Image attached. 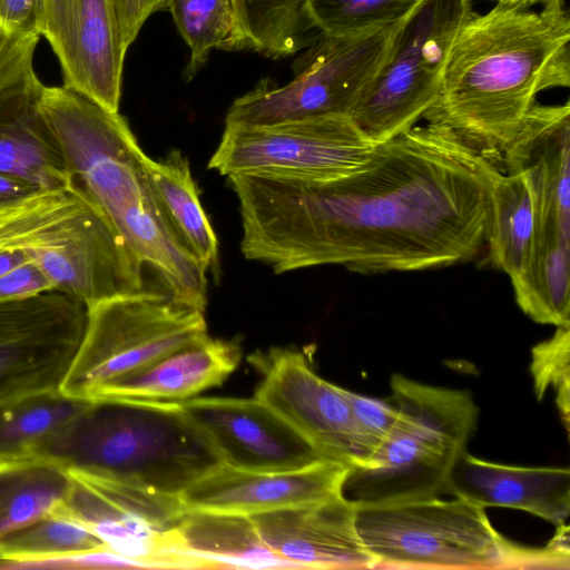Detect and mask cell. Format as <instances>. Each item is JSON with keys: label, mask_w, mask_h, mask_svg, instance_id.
<instances>
[{"label": "cell", "mask_w": 570, "mask_h": 570, "mask_svg": "<svg viewBox=\"0 0 570 570\" xmlns=\"http://www.w3.org/2000/svg\"><path fill=\"white\" fill-rule=\"evenodd\" d=\"M499 169V159L426 122L376 144L360 168L335 179L227 178L246 259L277 274L321 265L370 274L473 259Z\"/></svg>", "instance_id": "6da1fadb"}, {"label": "cell", "mask_w": 570, "mask_h": 570, "mask_svg": "<svg viewBox=\"0 0 570 570\" xmlns=\"http://www.w3.org/2000/svg\"><path fill=\"white\" fill-rule=\"evenodd\" d=\"M539 9L495 4L473 12L452 46L426 122L449 127L500 160L537 96L570 86V14L564 0Z\"/></svg>", "instance_id": "7a4b0ae2"}, {"label": "cell", "mask_w": 570, "mask_h": 570, "mask_svg": "<svg viewBox=\"0 0 570 570\" xmlns=\"http://www.w3.org/2000/svg\"><path fill=\"white\" fill-rule=\"evenodd\" d=\"M40 106L63 155L67 188L105 216L174 298L205 311L207 271L158 205L145 170L147 155L126 119L65 86L43 85Z\"/></svg>", "instance_id": "3957f363"}, {"label": "cell", "mask_w": 570, "mask_h": 570, "mask_svg": "<svg viewBox=\"0 0 570 570\" xmlns=\"http://www.w3.org/2000/svg\"><path fill=\"white\" fill-rule=\"evenodd\" d=\"M35 459L179 497L223 464L180 403L89 400Z\"/></svg>", "instance_id": "277c9868"}, {"label": "cell", "mask_w": 570, "mask_h": 570, "mask_svg": "<svg viewBox=\"0 0 570 570\" xmlns=\"http://www.w3.org/2000/svg\"><path fill=\"white\" fill-rule=\"evenodd\" d=\"M0 247L22 253L87 308L145 291L144 264L105 216L68 188L40 190L0 213Z\"/></svg>", "instance_id": "5b68a950"}, {"label": "cell", "mask_w": 570, "mask_h": 570, "mask_svg": "<svg viewBox=\"0 0 570 570\" xmlns=\"http://www.w3.org/2000/svg\"><path fill=\"white\" fill-rule=\"evenodd\" d=\"M356 525L375 569L569 568L568 551L512 543L483 507L459 497L357 504Z\"/></svg>", "instance_id": "8992f818"}, {"label": "cell", "mask_w": 570, "mask_h": 570, "mask_svg": "<svg viewBox=\"0 0 570 570\" xmlns=\"http://www.w3.org/2000/svg\"><path fill=\"white\" fill-rule=\"evenodd\" d=\"M387 397L393 428L372 465L352 470L344 485L357 504L440 497L475 430L479 410L470 392L433 386L401 374Z\"/></svg>", "instance_id": "52a82bcc"}, {"label": "cell", "mask_w": 570, "mask_h": 570, "mask_svg": "<svg viewBox=\"0 0 570 570\" xmlns=\"http://www.w3.org/2000/svg\"><path fill=\"white\" fill-rule=\"evenodd\" d=\"M471 0H420L400 22L387 55L350 118L375 144L416 125L434 104Z\"/></svg>", "instance_id": "ba28073f"}, {"label": "cell", "mask_w": 570, "mask_h": 570, "mask_svg": "<svg viewBox=\"0 0 570 570\" xmlns=\"http://www.w3.org/2000/svg\"><path fill=\"white\" fill-rule=\"evenodd\" d=\"M204 312L150 289L88 307L82 337L59 391L87 400L96 387L207 335Z\"/></svg>", "instance_id": "9c48e42d"}, {"label": "cell", "mask_w": 570, "mask_h": 570, "mask_svg": "<svg viewBox=\"0 0 570 570\" xmlns=\"http://www.w3.org/2000/svg\"><path fill=\"white\" fill-rule=\"evenodd\" d=\"M400 23L353 36L320 33L294 66L293 79L262 80L229 107L225 126H263L350 117L384 61Z\"/></svg>", "instance_id": "30bf717a"}, {"label": "cell", "mask_w": 570, "mask_h": 570, "mask_svg": "<svg viewBox=\"0 0 570 570\" xmlns=\"http://www.w3.org/2000/svg\"><path fill=\"white\" fill-rule=\"evenodd\" d=\"M375 146L350 117L343 116L225 126L208 168L223 176L322 181L356 170Z\"/></svg>", "instance_id": "8fae6325"}, {"label": "cell", "mask_w": 570, "mask_h": 570, "mask_svg": "<svg viewBox=\"0 0 570 570\" xmlns=\"http://www.w3.org/2000/svg\"><path fill=\"white\" fill-rule=\"evenodd\" d=\"M66 470L70 489L50 513L86 528L141 568H176L175 529L187 512L179 497Z\"/></svg>", "instance_id": "7c38bea8"}, {"label": "cell", "mask_w": 570, "mask_h": 570, "mask_svg": "<svg viewBox=\"0 0 570 570\" xmlns=\"http://www.w3.org/2000/svg\"><path fill=\"white\" fill-rule=\"evenodd\" d=\"M85 324L83 306L57 291L0 303V409L58 389Z\"/></svg>", "instance_id": "4fadbf2b"}, {"label": "cell", "mask_w": 570, "mask_h": 570, "mask_svg": "<svg viewBox=\"0 0 570 570\" xmlns=\"http://www.w3.org/2000/svg\"><path fill=\"white\" fill-rule=\"evenodd\" d=\"M262 373L258 399L327 460L366 468L367 461L344 389L318 376L306 356L289 347H272L249 355Z\"/></svg>", "instance_id": "5bb4252c"}, {"label": "cell", "mask_w": 570, "mask_h": 570, "mask_svg": "<svg viewBox=\"0 0 570 570\" xmlns=\"http://www.w3.org/2000/svg\"><path fill=\"white\" fill-rule=\"evenodd\" d=\"M39 33L58 58L62 86L118 111L127 49L110 0H42Z\"/></svg>", "instance_id": "9a60e30c"}, {"label": "cell", "mask_w": 570, "mask_h": 570, "mask_svg": "<svg viewBox=\"0 0 570 570\" xmlns=\"http://www.w3.org/2000/svg\"><path fill=\"white\" fill-rule=\"evenodd\" d=\"M180 404L228 466L286 471L325 459L289 423L254 396L193 397Z\"/></svg>", "instance_id": "2e32d148"}, {"label": "cell", "mask_w": 570, "mask_h": 570, "mask_svg": "<svg viewBox=\"0 0 570 570\" xmlns=\"http://www.w3.org/2000/svg\"><path fill=\"white\" fill-rule=\"evenodd\" d=\"M351 471L326 459L286 471H247L222 464L188 487L179 499L187 510L254 515L344 494Z\"/></svg>", "instance_id": "e0dca14e"}, {"label": "cell", "mask_w": 570, "mask_h": 570, "mask_svg": "<svg viewBox=\"0 0 570 570\" xmlns=\"http://www.w3.org/2000/svg\"><path fill=\"white\" fill-rule=\"evenodd\" d=\"M357 504L341 494L249 515L264 544L297 569H375L356 525Z\"/></svg>", "instance_id": "ac0fdd59"}, {"label": "cell", "mask_w": 570, "mask_h": 570, "mask_svg": "<svg viewBox=\"0 0 570 570\" xmlns=\"http://www.w3.org/2000/svg\"><path fill=\"white\" fill-rule=\"evenodd\" d=\"M502 170L528 179L538 204L539 234L570 238V102H535L500 156Z\"/></svg>", "instance_id": "d6986e66"}, {"label": "cell", "mask_w": 570, "mask_h": 570, "mask_svg": "<svg viewBox=\"0 0 570 570\" xmlns=\"http://www.w3.org/2000/svg\"><path fill=\"white\" fill-rule=\"evenodd\" d=\"M240 358L242 347L236 340L212 338L207 334L96 387L87 401L120 399L181 403L220 385Z\"/></svg>", "instance_id": "ffe728a7"}, {"label": "cell", "mask_w": 570, "mask_h": 570, "mask_svg": "<svg viewBox=\"0 0 570 570\" xmlns=\"http://www.w3.org/2000/svg\"><path fill=\"white\" fill-rule=\"evenodd\" d=\"M33 68L0 89V174L41 190L68 187L59 142L41 109Z\"/></svg>", "instance_id": "44dd1931"}, {"label": "cell", "mask_w": 570, "mask_h": 570, "mask_svg": "<svg viewBox=\"0 0 570 570\" xmlns=\"http://www.w3.org/2000/svg\"><path fill=\"white\" fill-rule=\"evenodd\" d=\"M446 493L484 509L523 510L559 525L570 514V471L495 463L465 451L452 469Z\"/></svg>", "instance_id": "7402d4cb"}, {"label": "cell", "mask_w": 570, "mask_h": 570, "mask_svg": "<svg viewBox=\"0 0 570 570\" xmlns=\"http://www.w3.org/2000/svg\"><path fill=\"white\" fill-rule=\"evenodd\" d=\"M175 535L180 568H295L264 544L249 515L187 510Z\"/></svg>", "instance_id": "603a6c76"}, {"label": "cell", "mask_w": 570, "mask_h": 570, "mask_svg": "<svg viewBox=\"0 0 570 570\" xmlns=\"http://www.w3.org/2000/svg\"><path fill=\"white\" fill-rule=\"evenodd\" d=\"M538 237V204L528 179L499 169L489 188L484 236L491 263L512 279L529 265Z\"/></svg>", "instance_id": "cb8c5ba5"}, {"label": "cell", "mask_w": 570, "mask_h": 570, "mask_svg": "<svg viewBox=\"0 0 570 570\" xmlns=\"http://www.w3.org/2000/svg\"><path fill=\"white\" fill-rule=\"evenodd\" d=\"M151 191L174 232L213 274L218 272V239L200 203L188 159L171 150L161 159H145Z\"/></svg>", "instance_id": "d4e9b609"}, {"label": "cell", "mask_w": 570, "mask_h": 570, "mask_svg": "<svg viewBox=\"0 0 570 570\" xmlns=\"http://www.w3.org/2000/svg\"><path fill=\"white\" fill-rule=\"evenodd\" d=\"M511 284L517 304L532 321L570 326V239L540 234L532 259Z\"/></svg>", "instance_id": "484cf974"}, {"label": "cell", "mask_w": 570, "mask_h": 570, "mask_svg": "<svg viewBox=\"0 0 570 570\" xmlns=\"http://www.w3.org/2000/svg\"><path fill=\"white\" fill-rule=\"evenodd\" d=\"M87 404L56 390L31 393L0 409V464L35 459L39 449Z\"/></svg>", "instance_id": "4316f807"}, {"label": "cell", "mask_w": 570, "mask_h": 570, "mask_svg": "<svg viewBox=\"0 0 570 570\" xmlns=\"http://www.w3.org/2000/svg\"><path fill=\"white\" fill-rule=\"evenodd\" d=\"M70 485L68 471L49 460L0 464V537L48 514Z\"/></svg>", "instance_id": "83f0119b"}, {"label": "cell", "mask_w": 570, "mask_h": 570, "mask_svg": "<svg viewBox=\"0 0 570 570\" xmlns=\"http://www.w3.org/2000/svg\"><path fill=\"white\" fill-rule=\"evenodd\" d=\"M165 8L189 48L186 79L198 72L214 49H250L233 0H167Z\"/></svg>", "instance_id": "f1b7e54d"}, {"label": "cell", "mask_w": 570, "mask_h": 570, "mask_svg": "<svg viewBox=\"0 0 570 570\" xmlns=\"http://www.w3.org/2000/svg\"><path fill=\"white\" fill-rule=\"evenodd\" d=\"M252 50L271 58L293 55L315 38L306 0H233Z\"/></svg>", "instance_id": "f546056e"}, {"label": "cell", "mask_w": 570, "mask_h": 570, "mask_svg": "<svg viewBox=\"0 0 570 570\" xmlns=\"http://www.w3.org/2000/svg\"><path fill=\"white\" fill-rule=\"evenodd\" d=\"M108 549L86 528L48 513L0 537V560L4 568Z\"/></svg>", "instance_id": "4dcf8cb0"}, {"label": "cell", "mask_w": 570, "mask_h": 570, "mask_svg": "<svg viewBox=\"0 0 570 570\" xmlns=\"http://www.w3.org/2000/svg\"><path fill=\"white\" fill-rule=\"evenodd\" d=\"M420 0H306L308 18L320 33L353 36L397 24Z\"/></svg>", "instance_id": "1f68e13d"}, {"label": "cell", "mask_w": 570, "mask_h": 570, "mask_svg": "<svg viewBox=\"0 0 570 570\" xmlns=\"http://www.w3.org/2000/svg\"><path fill=\"white\" fill-rule=\"evenodd\" d=\"M530 373L538 400L549 387L556 391V404L566 430L570 420V326H558L554 334L531 350Z\"/></svg>", "instance_id": "d6a6232c"}, {"label": "cell", "mask_w": 570, "mask_h": 570, "mask_svg": "<svg viewBox=\"0 0 570 570\" xmlns=\"http://www.w3.org/2000/svg\"><path fill=\"white\" fill-rule=\"evenodd\" d=\"M344 394L351 405L353 419L366 456L367 464L365 469H368L376 452L393 428L396 410L387 397H370L345 389Z\"/></svg>", "instance_id": "836d02e7"}, {"label": "cell", "mask_w": 570, "mask_h": 570, "mask_svg": "<svg viewBox=\"0 0 570 570\" xmlns=\"http://www.w3.org/2000/svg\"><path fill=\"white\" fill-rule=\"evenodd\" d=\"M39 38L14 33L0 22V89L33 68Z\"/></svg>", "instance_id": "e575fe53"}, {"label": "cell", "mask_w": 570, "mask_h": 570, "mask_svg": "<svg viewBox=\"0 0 570 570\" xmlns=\"http://www.w3.org/2000/svg\"><path fill=\"white\" fill-rule=\"evenodd\" d=\"M53 291L40 268L28 261L0 276V303L30 298Z\"/></svg>", "instance_id": "d590c367"}, {"label": "cell", "mask_w": 570, "mask_h": 570, "mask_svg": "<svg viewBox=\"0 0 570 570\" xmlns=\"http://www.w3.org/2000/svg\"><path fill=\"white\" fill-rule=\"evenodd\" d=\"M167 0H110L122 46L128 49L145 21L166 7Z\"/></svg>", "instance_id": "8d00e7d4"}, {"label": "cell", "mask_w": 570, "mask_h": 570, "mask_svg": "<svg viewBox=\"0 0 570 570\" xmlns=\"http://www.w3.org/2000/svg\"><path fill=\"white\" fill-rule=\"evenodd\" d=\"M42 0H0V22L10 31L40 37Z\"/></svg>", "instance_id": "74e56055"}, {"label": "cell", "mask_w": 570, "mask_h": 570, "mask_svg": "<svg viewBox=\"0 0 570 570\" xmlns=\"http://www.w3.org/2000/svg\"><path fill=\"white\" fill-rule=\"evenodd\" d=\"M40 190L29 183L0 174V213Z\"/></svg>", "instance_id": "f35d334b"}, {"label": "cell", "mask_w": 570, "mask_h": 570, "mask_svg": "<svg viewBox=\"0 0 570 570\" xmlns=\"http://www.w3.org/2000/svg\"><path fill=\"white\" fill-rule=\"evenodd\" d=\"M28 261L20 252L0 247V276Z\"/></svg>", "instance_id": "ab89813d"}, {"label": "cell", "mask_w": 570, "mask_h": 570, "mask_svg": "<svg viewBox=\"0 0 570 570\" xmlns=\"http://www.w3.org/2000/svg\"><path fill=\"white\" fill-rule=\"evenodd\" d=\"M544 0H499L497 3L517 9H530Z\"/></svg>", "instance_id": "60d3db41"}, {"label": "cell", "mask_w": 570, "mask_h": 570, "mask_svg": "<svg viewBox=\"0 0 570 570\" xmlns=\"http://www.w3.org/2000/svg\"><path fill=\"white\" fill-rule=\"evenodd\" d=\"M494 1H497V2H498L499 0H494Z\"/></svg>", "instance_id": "b9f144b4"}]
</instances>
